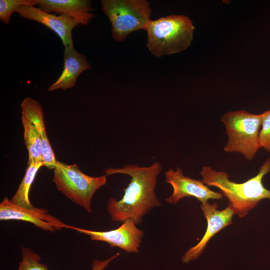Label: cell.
<instances>
[{
  "label": "cell",
  "mask_w": 270,
  "mask_h": 270,
  "mask_svg": "<svg viewBox=\"0 0 270 270\" xmlns=\"http://www.w3.org/2000/svg\"><path fill=\"white\" fill-rule=\"evenodd\" d=\"M72 230L89 236L92 240L106 242L110 248L118 247L130 253L139 252L144 234L131 220H127L118 228L108 231H94L74 226Z\"/></svg>",
  "instance_id": "9"
},
{
  "label": "cell",
  "mask_w": 270,
  "mask_h": 270,
  "mask_svg": "<svg viewBox=\"0 0 270 270\" xmlns=\"http://www.w3.org/2000/svg\"><path fill=\"white\" fill-rule=\"evenodd\" d=\"M21 110L25 112L34 124L42 144L43 166L54 169L56 160L46 134L43 110L40 102L30 97L24 98L20 104Z\"/></svg>",
  "instance_id": "14"
},
{
  "label": "cell",
  "mask_w": 270,
  "mask_h": 270,
  "mask_svg": "<svg viewBox=\"0 0 270 270\" xmlns=\"http://www.w3.org/2000/svg\"><path fill=\"white\" fill-rule=\"evenodd\" d=\"M16 12L26 19L36 21L54 32L60 38L64 47L74 46L72 30L78 24L71 18L47 13L34 6H23Z\"/></svg>",
  "instance_id": "11"
},
{
  "label": "cell",
  "mask_w": 270,
  "mask_h": 270,
  "mask_svg": "<svg viewBox=\"0 0 270 270\" xmlns=\"http://www.w3.org/2000/svg\"><path fill=\"white\" fill-rule=\"evenodd\" d=\"M270 172V158H268L260 166L254 176L242 183L230 180L226 172L216 171L210 166H203L200 174L205 184L220 189L228 200V207L240 218H243L262 200L270 199V190L262 184L264 177Z\"/></svg>",
  "instance_id": "2"
},
{
  "label": "cell",
  "mask_w": 270,
  "mask_h": 270,
  "mask_svg": "<svg viewBox=\"0 0 270 270\" xmlns=\"http://www.w3.org/2000/svg\"><path fill=\"white\" fill-rule=\"evenodd\" d=\"M102 10L112 25L114 40L122 42L132 32L146 30L152 8L146 0H101Z\"/></svg>",
  "instance_id": "5"
},
{
  "label": "cell",
  "mask_w": 270,
  "mask_h": 270,
  "mask_svg": "<svg viewBox=\"0 0 270 270\" xmlns=\"http://www.w3.org/2000/svg\"><path fill=\"white\" fill-rule=\"evenodd\" d=\"M164 176L166 182L170 184L173 188L172 194L166 199L170 204H176L184 197H194L202 204L208 202L209 199H222L221 192L212 191L202 180L185 176L178 167L176 170L170 168L164 173Z\"/></svg>",
  "instance_id": "7"
},
{
  "label": "cell",
  "mask_w": 270,
  "mask_h": 270,
  "mask_svg": "<svg viewBox=\"0 0 270 270\" xmlns=\"http://www.w3.org/2000/svg\"><path fill=\"white\" fill-rule=\"evenodd\" d=\"M200 208L207 220V228L200 240L194 246L190 248L184 254L182 262L188 264L196 260L203 252L209 240L226 226L232 223L234 212L228 207L218 210V204H210L208 202L202 203Z\"/></svg>",
  "instance_id": "10"
},
{
  "label": "cell",
  "mask_w": 270,
  "mask_h": 270,
  "mask_svg": "<svg viewBox=\"0 0 270 270\" xmlns=\"http://www.w3.org/2000/svg\"><path fill=\"white\" fill-rule=\"evenodd\" d=\"M1 220H18L28 222L45 231L54 232L73 226L50 215L44 208H26L13 204L7 197L0 203Z\"/></svg>",
  "instance_id": "8"
},
{
  "label": "cell",
  "mask_w": 270,
  "mask_h": 270,
  "mask_svg": "<svg viewBox=\"0 0 270 270\" xmlns=\"http://www.w3.org/2000/svg\"><path fill=\"white\" fill-rule=\"evenodd\" d=\"M119 254V253H117L104 260H94L92 270H104ZM22 260L19 263L18 270H48L46 266L40 262V256L31 248L22 247Z\"/></svg>",
  "instance_id": "17"
},
{
  "label": "cell",
  "mask_w": 270,
  "mask_h": 270,
  "mask_svg": "<svg viewBox=\"0 0 270 270\" xmlns=\"http://www.w3.org/2000/svg\"><path fill=\"white\" fill-rule=\"evenodd\" d=\"M52 181L58 190L74 204L91 213L92 198L106 184V176L92 177L82 172L76 164H68L56 161Z\"/></svg>",
  "instance_id": "6"
},
{
  "label": "cell",
  "mask_w": 270,
  "mask_h": 270,
  "mask_svg": "<svg viewBox=\"0 0 270 270\" xmlns=\"http://www.w3.org/2000/svg\"><path fill=\"white\" fill-rule=\"evenodd\" d=\"M42 166V162H28L24 176L16 192L10 200L13 204L26 208L34 207L30 201L29 192L37 172Z\"/></svg>",
  "instance_id": "16"
},
{
  "label": "cell",
  "mask_w": 270,
  "mask_h": 270,
  "mask_svg": "<svg viewBox=\"0 0 270 270\" xmlns=\"http://www.w3.org/2000/svg\"><path fill=\"white\" fill-rule=\"evenodd\" d=\"M38 8L50 14L69 16L78 24L87 26L94 15L92 3L88 0H38Z\"/></svg>",
  "instance_id": "12"
},
{
  "label": "cell",
  "mask_w": 270,
  "mask_h": 270,
  "mask_svg": "<svg viewBox=\"0 0 270 270\" xmlns=\"http://www.w3.org/2000/svg\"><path fill=\"white\" fill-rule=\"evenodd\" d=\"M21 112L24 140L28 154V162H42V144L38 133L26 114Z\"/></svg>",
  "instance_id": "15"
},
{
  "label": "cell",
  "mask_w": 270,
  "mask_h": 270,
  "mask_svg": "<svg viewBox=\"0 0 270 270\" xmlns=\"http://www.w3.org/2000/svg\"><path fill=\"white\" fill-rule=\"evenodd\" d=\"M91 68L86 56L80 54L73 46L64 48V68L57 80L48 88L49 91L67 90L74 87L79 76Z\"/></svg>",
  "instance_id": "13"
},
{
  "label": "cell",
  "mask_w": 270,
  "mask_h": 270,
  "mask_svg": "<svg viewBox=\"0 0 270 270\" xmlns=\"http://www.w3.org/2000/svg\"><path fill=\"white\" fill-rule=\"evenodd\" d=\"M262 114L258 140L260 148H263L270 154V110L264 112Z\"/></svg>",
  "instance_id": "19"
},
{
  "label": "cell",
  "mask_w": 270,
  "mask_h": 270,
  "mask_svg": "<svg viewBox=\"0 0 270 270\" xmlns=\"http://www.w3.org/2000/svg\"><path fill=\"white\" fill-rule=\"evenodd\" d=\"M161 169L160 164L155 162L148 166L126 164L122 168H110L104 171L106 176L122 174L130 177L122 198L118 200L111 198L108 202L107 210L112 220L123 222L131 220L136 224H140L145 214L162 205L155 192Z\"/></svg>",
  "instance_id": "1"
},
{
  "label": "cell",
  "mask_w": 270,
  "mask_h": 270,
  "mask_svg": "<svg viewBox=\"0 0 270 270\" xmlns=\"http://www.w3.org/2000/svg\"><path fill=\"white\" fill-rule=\"evenodd\" d=\"M263 114H256L245 110L230 111L221 118L228 137L224 150L226 152H238L252 160L260 148L258 134Z\"/></svg>",
  "instance_id": "4"
},
{
  "label": "cell",
  "mask_w": 270,
  "mask_h": 270,
  "mask_svg": "<svg viewBox=\"0 0 270 270\" xmlns=\"http://www.w3.org/2000/svg\"><path fill=\"white\" fill-rule=\"evenodd\" d=\"M194 26L186 16L172 14L150 20L146 30V47L158 58L186 50L193 40Z\"/></svg>",
  "instance_id": "3"
},
{
  "label": "cell",
  "mask_w": 270,
  "mask_h": 270,
  "mask_svg": "<svg viewBox=\"0 0 270 270\" xmlns=\"http://www.w3.org/2000/svg\"><path fill=\"white\" fill-rule=\"evenodd\" d=\"M38 5V0H0V20L4 24H8L12 14L20 8Z\"/></svg>",
  "instance_id": "18"
}]
</instances>
